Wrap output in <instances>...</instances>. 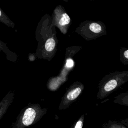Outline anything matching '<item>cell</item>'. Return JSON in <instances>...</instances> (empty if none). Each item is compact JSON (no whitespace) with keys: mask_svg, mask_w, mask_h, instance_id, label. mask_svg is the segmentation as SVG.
<instances>
[{"mask_svg":"<svg viewBox=\"0 0 128 128\" xmlns=\"http://www.w3.org/2000/svg\"><path fill=\"white\" fill-rule=\"evenodd\" d=\"M47 109L38 104H29L22 110L10 128H26L37 123L46 114Z\"/></svg>","mask_w":128,"mask_h":128,"instance_id":"obj_1","label":"cell"},{"mask_svg":"<svg viewBox=\"0 0 128 128\" xmlns=\"http://www.w3.org/2000/svg\"><path fill=\"white\" fill-rule=\"evenodd\" d=\"M128 78V72H115L106 76L100 83L97 97L102 99L107 96L126 82Z\"/></svg>","mask_w":128,"mask_h":128,"instance_id":"obj_2","label":"cell"},{"mask_svg":"<svg viewBox=\"0 0 128 128\" xmlns=\"http://www.w3.org/2000/svg\"><path fill=\"white\" fill-rule=\"evenodd\" d=\"M76 32L86 39L90 40L104 34L106 28L104 25L100 22L87 21L82 23Z\"/></svg>","mask_w":128,"mask_h":128,"instance_id":"obj_3","label":"cell"},{"mask_svg":"<svg viewBox=\"0 0 128 128\" xmlns=\"http://www.w3.org/2000/svg\"><path fill=\"white\" fill-rule=\"evenodd\" d=\"M84 89L83 85L80 82H74L72 85L62 98L58 108L65 110L78 98Z\"/></svg>","mask_w":128,"mask_h":128,"instance_id":"obj_4","label":"cell"},{"mask_svg":"<svg viewBox=\"0 0 128 128\" xmlns=\"http://www.w3.org/2000/svg\"><path fill=\"white\" fill-rule=\"evenodd\" d=\"M58 6L54 10L53 14V22L55 25L63 32L66 33L70 24V18L69 16L64 10L62 8Z\"/></svg>","mask_w":128,"mask_h":128,"instance_id":"obj_5","label":"cell"},{"mask_svg":"<svg viewBox=\"0 0 128 128\" xmlns=\"http://www.w3.org/2000/svg\"><path fill=\"white\" fill-rule=\"evenodd\" d=\"M14 93L10 91L0 101V120L6 112L8 108L13 102Z\"/></svg>","mask_w":128,"mask_h":128,"instance_id":"obj_6","label":"cell"},{"mask_svg":"<svg viewBox=\"0 0 128 128\" xmlns=\"http://www.w3.org/2000/svg\"><path fill=\"white\" fill-rule=\"evenodd\" d=\"M0 52H2L6 54V58L7 60L10 61H12V62L16 61L17 58L16 54L8 49L6 43H4V42H3L0 40Z\"/></svg>","mask_w":128,"mask_h":128,"instance_id":"obj_7","label":"cell"},{"mask_svg":"<svg viewBox=\"0 0 128 128\" xmlns=\"http://www.w3.org/2000/svg\"><path fill=\"white\" fill-rule=\"evenodd\" d=\"M102 128H127L126 126L120 122L116 120H108L104 124Z\"/></svg>","mask_w":128,"mask_h":128,"instance_id":"obj_8","label":"cell"},{"mask_svg":"<svg viewBox=\"0 0 128 128\" xmlns=\"http://www.w3.org/2000/svg\"><path fill=\"white\" fill-rule=\"evenodd\" d=\"M56 40L52 37L49 38L46 42L44 48L46 52H52L56 48Z\"/></svg>","mask_w":128,"mask_h":128,"instance_id":"obj_9","label":"cell"},{"mask_svg":"<svg viewBox=\"0 0 128 128\" xmlns=\"http://www.w3.org/2000/svg\"><path fill=\"white\" fill-rule=\"evenodd\" d=\"M0 22L7 26L8 27L12 28H14V24L10 20L8 16L0 8Z\"/></svg>","mask_w":128,"mask_h":128,"instance_id":"obj_10","label":"cell"},{"mask_svg":"<svg viewBox=\"0 0 128 128\" xmlns=\"http://www.w3.org/2000/svg\"><path fill=\"white\" fill-rule=\"evenodd\" d=\"M84 120V114H82L71 126L70 128H82Z\"/></svg>","mask_w":128,"mask_h":128,"instance_id":"obj_11","label":"cell"},{"mask_svg":"<svg viewBox=\"0 0 128 128\" xmlns=\"http://www.w3.org/2000/svg\"><path fill=\"white\" fill-rule=\"evenodd\" d=\"M122 56H123V57L124 58H125L126 60L127 61L128 59V50H126L123 52Z\"/></svg>","mask_w":128,"mask_h":128,"instance_id":"obj_12","label":"cell"}]
</instances>
